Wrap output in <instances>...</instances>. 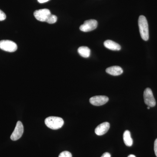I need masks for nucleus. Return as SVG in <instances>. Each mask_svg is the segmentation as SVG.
<instances>
[{"mask_svg":"<svg viewBox=\"0 0 157 157\" xmlns=\"http://www.w3.org/2000/svg\"><path fill=\"white\" fill-rule=\"evenodd\" d=\"M6 14L2 11V10H0V21H2L6 19Z\"/></svg>","mask_w":157,"mask_h":157,"instance_id":"nucleus-16","label":"nucleus"},{"mask_svg":"<svg viewBox=\"0 0 157 157\" xmlns=\"http://www.w3.org/2000/svg\"><path fill=\"white\" fill-rule=\"evenodd\" d=\"M110 128V124L108 122H105L100 124L96 128L95 132L98 136H101L106 134Z\"/></svg>","mask_w":157,"mask_h":157,"instance_id":"nucleus-9","label":"nucleus"},{"mask_svg":"<svg viewBox=\"0 0 157 157\" xmlns=\"http://www.w3.org/2000/svg\"><path fill=\"white\" fill-rule=\"evenodd\" d=\"M109 101V98L105 96H96L90 98L91 104L96 106H100L106 104Z\"/></svg>","mask_w":157,"mask_h":157,"instance_id":"nucleus-8","label":"nucleus"},{"mask_svg":"<svg viewBox=\"0 0 157 157\" xmlns=\"http://www.w3.org/2000/svg\"><path fill=\"white\" fill-rule=\"evenodd\" d=\"M24 132V127L22 123L18 121L16 124V127L14 132L12 133L11 136V140H17L21 137Z\"/></svg>","mask_w":157,"mask_h":157,"instance_id":"nucleus-7","label":"nucleus"},{"mask_svg":"<svg viewBox=\"0 0 157 157\" xmlns=\"http://www.w3.org/2000/svg\"><path fill=\"white\" fill-rule=\"evenodd\" d=\"M144 103L147 106L150 107H154L155 106L156 101L152 91L149 88H147L144 92Z\"/></svg>","mask_w":157,"mask_h":157,"instance_id":"nucleus-4","label":"nucleus"},{"mask_svg":"<svg viewBox=\"0 0 157 157\" xmlns=\"http://www.w3.org/2000/svg\"><path fill=\"white\" fill-rule=\"evenodd\" d=\"M123 139L124 142L126 146L128 147L132 146L133 144V139L131 137V133L128 130L125 131L123 135Z\"/></svg>","mask_w":157,"mask_h":157,"instance_id":"nucleus-12","label":"nucleus"},{"mask_svg":"<svg viewBox=\"0 0 157 157\" xmlns=\"http://www.w3.org/2000/svg\"><path fill=\"white\" fill-rule=\"evenodd\" d=\"M150 107H148H148H147V109H150Z\"/></svg>","mask_w":157,"mask_h":157,"instance_id":"nucleus-21","label":"nucleus"},{"mask_svg":"<svg viewBox=\"0 0 157 157\" xmlns=\"http://www.w3.org/2000/svg\"><path fill=\"white\" fill-rule=\"evenodd\" d=\"M78 54L84 58H88L90 55V49L86 46H81L78 49Z\"/></svg>","mask_w":157,"mask_h":157,"instance_id":"nucleus-13","label":"nucleus"},{"mask_svg":"<svg viewBox=\"0 0 157 157\" xmlns=\"http://www.w3.org/2000/svg\"><path fill=\"white\" fill-rule=\"evenodd\" d=\"M98 22L96 20L90 19L85 21L79 27V29L83 32H88L94 30L97 28Z\"/></svg>","mask_w":157,"mask_h":157,"instance_id":"nucleus-5","label":"nucleus"},{"mask_svg":"<svg viewBox=\"0 0 157 157\" xmlns=\"http://www.w3.org/2000/svg\"><path fill=\"white\" fill-rule=\"evenodd\" d=\"M154 151L155 154L157 157V138L155 140L154 143Z\"/></svg>","mask_w":157,"mask_h":157,"instance_id":"nucleus-17","label":"nucleus"},{"mask_svg":"<svg viewBox=\"0 0 157 157\" xmlns=\"http://www.w3.org/2000/svg\"><path fill=\"white\" fill-rule=\"evenodd\" d=\"M101 157H111V155L108 152L104 153Z\"/></svg>","mask_w":157,"mask_h":157,"instance_id":"nucleus-18","label":"nucleus"},{"mask_svg":"<svg viewBox=\"0 0 157 157\" xmlns=\"http://www.w3.org/2000/svg\"><path fill=\"white\" fill-rule=\"evenodd\" d=\"M106 72L112 76H117L123 73V70L119 66H112L106 69Z\"/></svg>","mask_w":157,"mask_h":157,"instance_id":"nucleus-10","label":"nucleus"},{"mask_svg":"<svg viewBox=\"0 0 157 157\" xmlns=\"http://www.w3.org/2000/svg\"><path fill=\"white\" fill-rule=\"evenodd\" d=\"M0 48L5 51L8 52H14L17 50V44L13 42L8 40H3L0 41Z\"/></svg>","mask_w":157,"mask_h":157,"instance_id":"nucleus-3","label":"nucleus"},{"mask_svg":"<svg viewBox=\"0 0 157 157\" xmlns=\"http://www.w3.org/2000/svg\"><path fill=\"white\" fill-rule=\"evenodd\" d=\"M138 22L141 38L144 41H147L149 39V29L146 17L144 15H140L138 18Z\"/></svg>","mask_w":157,"mask_h":157,"instance_id":"nucleus-1","label":"nucleus"},{"mask_svg":"<svg viewBox=\"0 0 157 157\" xmlns=\"http://www.w3.org/2000/svg\"><path fill=\"white\" fill-rule=\"evenodd\" d=\"M59 157H72V155L70 152L64 151L60 154Z\"/></svg>","mask_w":157,"mask_h":157,"instance_id":"nucleus-15","label":"nucleus"},{"mask_svg":"<svg viewBox=\"0 0 157 157\" xmlns=\"http://www.w3.org/2000/svg\"><path fill=\"white\" fill-rule=\"evenodd\" d=\"M128 157H136V156L134 155H130Z\"/></svg>","mask_w":157,"mask_h":157,"instance_id":"nucleus-20","label":"nucleus"},{"mask_svg":"<svg viewBox=\"0 0 157 157\" xmlns=\"http://www.w3.org/2000/svg\"><path fill=\"white\" fill-rule=\"evenodd\" d=\"M50 0H38V2L40 3H44L47 2Z\"/></svg>","mask_w":157,"mask_h":157,"instance_id":"nucleus-19","label":"nucleus"},{"mask_svg":"<svg viewBox=\"0 0 157 157\" xmlns=\"http://www.w3.org/2000/svg\"><path fill=\"white\" fill-rule=\"evenodd\" d=\"M51 14L50 11L48 9H42L36 10L34 15L36 19L39 21L46 22L48 17Z\"/></svg>","mask_w":157,"mask_h":157,"instance_id":"nucleus-6","label":"nucleus"},{"mask_svg":"<svg viewBox=\"0 0 157 157\" xmlns=\"http://www.w3.org/2000/svg\"><path fill=\"white\" fill-rule=\"evenodd\" d=\"M104 45L106 48L111 50L119 51L121 49L120 45L112 40H106L104 42Z\"/></svg>","mask_w":157,"mask_h":157,"instance_id":"nucleus-11","label":"nucleus"},{"mask_svg":"<svg viewBox=\"0 0 157 157\" xmlns=\"http://www.w3.org/2000/svg\"><path fill=\"white\" fill-rule=\"evenodd\" d=\"M57 20V16L51 14L48 17L46 22L49 24H54L56 22Z\"/></svg>","mask_w":157,"mask_h":157,"instance_id":"nucleus-14","label":"nucleus"},{"mask_svg":"<svg viewBox=\"0 0 157 157\" xmlns=\"http://www.w3.org/2000/svg\"><path fill=\"white\" fill-rule=\"evenodd\" d=\"M45 123L47 127L52 130L61 128L64 124V121L62 118L57 117H49L46 118Z\"/></svg>","mask_w":157,"mask_h":157,"instance_id":"nucleus-2","label":"nucleus"}]
</instances>
